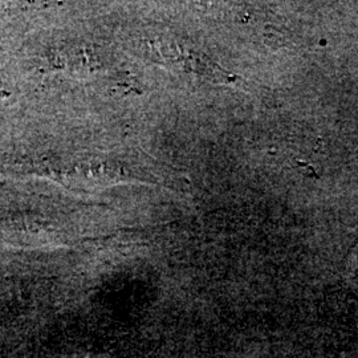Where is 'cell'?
I'll use <instances>...</instances> for the list:
<instances>
[{
  "label": "cell",
  "instance_id": "1",
  "mask_svg": "<svg viewBox=\"0 0 358 358\" xmlns=\"http://www.w3.org/2000/svg\"><path fill=\"white\" fill-rule=\"evenodd\" d=\"M158 52L164 60L170 62L171 64L177 65L182 71L190 72L192 75L201 77L206 81L211 83H230L234 81V76L229 72L223 71L214 62H211L205 55L198 52L183 48L178 44H161Z\"/></svg>",
  "mask_w": 358,
  "mask_h": 358
},
{
  "label": "cell",
  "instance_id": "2",
  "mask_svg": "<svg viewBox=\"0 0 358 358\" xmlns=\"http://www.w3.org/2000/svg\"><path fill=\"white\" fill-rule=\"evenodd\" d=\"M349 272L353 275V276H357L358 278V247L355 250L352 259L349 262Z\"/></svg>",
  "mask_w": 358,
  "mask_h": 358
}]
</instances>
